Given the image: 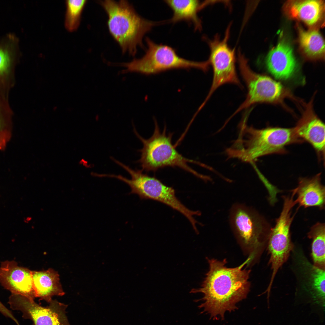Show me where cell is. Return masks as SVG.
<instances>
[{
    "label": "cell",
    "mask_w": 325,
    "mask_h": 325,
    "mask_svg": "<svg viewBox=\"0 0 325 325\" xmlns=\"http://www.w3.org/2000/svg\"><path fill=\"white\" fill-rule=\"evenodd\" d=\"M209 270L201 287L192 289L190 293H201L203 297L195 302L203 301L198 307L213 320H223L226 312L238 309L236 304L246 298L250 290V270L243 269L245 264L233 268L225 266L226 259L221 261L207 258Z\"/></svg>",
    "instance_id": "obj_1"
},
{
    "label": "cell",
    "mask_w": 325,
    "mask_h": 325,
    "mask_svg": "<svg viewBox=\"0 0 325 325\" xmlns=\"http://www.w3.org/2000/svg\"><path fill=\"white\" fill-rule=\"evenodd\" d=\"M244 117L240 125L237 138L226 150L228 158L255 163L259 157L287 152L286 146L303 141L297 136L294 127H267L262 129L247 125Z\"/></svg>",
    "instance_id": "obj_2"
},
{
    "label": "cell",
    "mask_w": 325,
    "mask_h": 325,
    "mask_svg": "<svg viewBox=\"0 0 325 325\" xmlns=\"http://www.w3.org/2000/svg\"><path fill=\"white\" fill-rule=\"evenodd\" d=\"M99 3L107 14L109 31L123 53L135 56L138 47H143L144 35L159 24L141 16L127 1L106 0Z\"/></svg>",
    "instance_id": "obj_3"
},
{
    "label": "cell",
    "mask_w": 325,
    "mask_h": 325,
    "mask_svg": "<svg viewBox=\"0 0 325 325\" xmlns=\"http://www.w3.org/2000/svg\"><path fill=\"white\" fill-rule=\"evenodd\" d=\"M154 123L153 133L148 139L143 138L134 128V133L143 144V148L139 150L141 153V158L138 161L141 165L142 170L155 172L165 167H177L205 181H209V177L198 173L188 163H193L205 168L208 167L199 162L186 158L180 154L172 144V134H167L165 126L161 132L156 120Z\"/></svg>",
    "instance_id": "obj_4"
},
{
    "label": "cell",
    "mask_w": 325,
    "mask_h": 325,
    "mask_svg": "<svg viewBox=\"0 0 325 325\" xmlns=\"http://www.w3.org/2000/svg\"><path fill=\"white\" fill-rule=\"evenodd\" d=\"M237 60L240 72L246 85L247 93L245 100L228 119L243 110L258 103H268L280 105L286 110H292L285 101L290 99L302 105L304 102L292 94L289 89L270 77L257 73L250 67L248 60L240 50Z\"/></svg>",
    "instance_id": "obj_5"
},
{
    "label": "cell",
    "mask_w": 325,
    "mask_h": 325,
    "mask_svg": "<svg viewBox=\"0 0 325 325\" xmlns=\"http://www.w3.org/2000/svg\"><path fill=\"white\" fill-rule=\"evenodd\" d=\"M145 41L147 49L142 57L120 64L125 68L122 73L136 72L150 75L173 69L194 68L204 72L209 69L207 60L197 62L188 60L179 56L170 46L157 44L148 37Z\"/></svg>",
    "instance_id": "obj_6"
},
{
    "label": "cell",
    "mask_w": 325,
    "mask_h": 325,
    "mask_svg": "<svg viewBox=\"0 0 325 325\" xmlns=\"http://www.w3.org/2000/svg\"><path fill=\"white\" fill-rule=\"evenodd\" d=\"M120 166L130 174L131 178L127 179L121 175H115L114 177L130 186L131 191L129 194H136L141 200H152L167 205L184 216L194 231L197 230L196 224L199 223L194 216L200 215L201 212L192 210L185 206L176 197L172 187L166 186L155 177L144 173L142 170L132 169L123 163Z\"/></svg>",
    "instance_id": "obj_7"
},
{
    "label": "cell",
    "mask_w": 325,
    "mask_h": 325,
    "mask_svg": "<svg viewBox=\"0 0 325 325\" xmlns=\"http://www.w3.org/2000/svg\"><path fill=\"white\" fill-rule=\"evenodd\" d=\"M229 223L239 242L247 248L255 249L268 240L272 228L252 207L236 203L230 209Z\"/></svg>",
    "instance_id": "obj_8"
},
{
    "label": "cell",
    "mask_w": 325,
    "mask_h": 325,
    "mask_svg": "<svg viewBox=\"0 0 325 325\" xmlns=\"http://www.w3.org/2000/svg\"><path fill=\"white\" fill-rule=\"evenodd\" d=\"M231 24L227 28L222 39L216 34L212 39L205 36L204 39L209 47L210 54L207 60L213 69V77L209 93L201 104L204 106L213 93L219 87L227 83H232L241 87L236 68L234 49L228 44Z\"/></svg>",
    "instance_id": "obj_9"
},
{
    "label": "cell",
    "mask_w": 325,
    "mask_h": 325,
    "mask_svg": "<svg viewBox=\"0 0 325 325\" xmlns=\"http://www.w3.org/2000/svg\"><path fill=\"white\" fill-rule=\"evenodd\" d=\"M295 195V193L292 191L290 195L282 196L283 204L282 211L271 231L268 241L272 273L269 289L271 288L276 273L286 260L291 249L290 228L295 216H291L292 210L297 204L294 200Z\"/></svg>",
    "instance_id": "obj_10"
},
{
    "label": "cell",
    "mask_w": 325,
    "mask_h": 325,
    "mask_svg": "<svg viewBox=\"0 0 325 325\" xmlns=\"http://www.w3.org/2000/svg\"><path fill=\"white\" fill-rule=\"evenodd\" d=\"M8 303L12 309L21 311L23 318L32 320L33 325H71L66 314L67 305L56 300L44 307L25 296L12 294Z\"/></svg>",
    "instance_id": "obj_11"
},
{
    "label": "cell",
    "mask_w": 325,
    "mask_h": 325,
    "mask_svg": "<svg viewBox=\"0 0 325 325\" xmlns=\"http://www.w3.org/2000/svg\"><path fill=\"white\" fill-rule=\"evenodd\" d=\"M313 99L303 106L302 116L294 127L298 137L309 143L315 150L320 161H324L325 125L314 110Z\"/></svg>",
    "instance_id": "obj_12"
},
{
    "label": "cell",
    "mask_w": 325,
    "mask_h": 325,
    "mask_svg": "<svg viewBox=\"0 0 325 325\" xmlns=\"http://www.w3.org/2000/svg\"><path fill=\"white\" fill-rule=\"evenodd\" d=\"M0 283L12 294L25 296L34 300L32 271L18 266L14 261H6L0 267Z\"/></svg>",
    "instance_id": "obj_13"
},
{
    "label": "cell",
    "mask_w": 325,
    "mask_h": 325,
    "mask_svg": "<svg viewBox=\"0 0 325 325\" xmlns=\"http://www.w3.org/2000/svg\"><path fill=\"white\" fill-rule=\"evenodd\" d=\"M265 64L268 70L275 78L287 80L292 77L297 68V63L292 49L284 39L279 42L268 54Z\"/></svg>",
    "instance_id": "obj_14"
},
{
    "label": "cell",
    "mask_w": 325,
    "mask_h": 325,
    "mask_svg": "<svg viewBox=\"0 0 325 325\" xmlns=\"http://www.w3.org/2000/svg\"><path fill=\"white\" fill-rule=\"evenodd\" d=\"M284 11L289 17L301 20L311 27L322 23L324 11L322 0H292L286 3Z\"/></svg>",
    "instance_id": "obj_15"
},
{
    "label": "cell",
    "mask_w": 325,
    "mask_h": 325,
    "mask_svg": "<svg viewBox=\"0 0 325 325\" xmlns=\"http://www.w3.org/2000/svg\"><path fill=\"white\" fill-rule=\"evenodd\" d=\"M297 198L295 200L298 208L316 206L320 209L325 207V190L321 182L320 173L310 178H299L295 189Z\"/></svg>",
    "instance_id": "obj_16"
},
{
    "label": "cell",
    "mask_w": 325,
    "mask_h": 325,
    "mask_svg": "<svg viewBox=\"0 0 325 325\" xmlns=\"http://www.w3.org/2000/svg\"><path fill=\"white\" fill-rule=\"evenodd\" d=\"M33 288L36 297L49 303L54 296L65 294L57 272L50 268L46 271H32Z\"/></svg>",
    "instance_id": "obj_17"
},
{
    "label": "cell",
    "mask_w": 325,
    "mask_h": 325,
    "mask_svg": "<svg viewBox=\"0 0 325 325\" xmlns=\"http://www.w3.org/2000/svg\"><path fill=\"white\" fill-rule=\"evenodd\" d=\"M173 12L169 21L176 23L184 21L192 24L196 30L202 29L201 21L198 12L203 8L202 3L197 0H167L164 1Z\"/></svg>",
    "instance_id": "obj_18"
},
{
    "label": "cell",
    "mask_w": 325,
    "mask_h": 325,
    "mask_svg": "<svg viewBox=\"0 0 325 325\" xmlns=\"http://www.w3.org/2000/svg\"><path fill=\"white\" fill-rule=\"evenodd\" d=\"M303 261V260H302ZM301 265L304 277L303 288L315 300L324 302L325 294V270L303 261Z\"/></svg>",
    "instance_id": "obj_19"
},
{
    "label": "cell",
    "mask_w": 325,
    "mask_h": 325,
    "mask_svg": "<svg viewBox=\"0 0 325 325\" xmlns=\"http://www.w3.org/2000/svg\"><path fill=\"white\" fill-rule=\"evenodd\" d=\"M297 26L300 46L306 56L312 59L324 58V42L320 32L315 29L306 31Z\"/></svg>",
    "instance_id": "obj_20"
},
{
    "label": "cell",
    "mask_w": 325,
    "mask_h": 325,
    "mask_svg": "<svg viewBox=\"0 0 325 325\" xmlns=\"http://www.w3.org/2000/svg\"><path fill=\"white\" fill-rule=\"evenodd\" d=\"M18 39L10 34L0 41V75L6 73L20 55Z\"/></svg>",
    "instance_id": "obj_21"
},
{
    "label": "cell",
    "mask_w": 325,
    "mask_h": 325,
    "mask_svg": "<svg viewBox=\"0 0 325 325\" xmlns=\"http://www.w3.org/2000/svg\"><path fill=\"white\" fill-rule=\"evenodd\" d=\"M325 224L319 222L312 226L308 233L312 239L311 255L314 265L325 270Z\"/></svg>",
    "instance_id": "obj_22"
},
{
    "label": "cell",
    "mask_w": 325,
    "mask_h": 325,
    "mask_svg": "<svg viewBox=\"0 0 325 325\" xmlns=\"http://www.w3.org/2000/svg\"><path fill=\"white\" fill-rule=\"evenodd\" d=\"M85 0L66 1V11L65 25L70 31H74L79 27L83 9L86 3Z\"/></svg>",
    "instance_id": "obj_23"
},
{
    "label": "cell",
    "mask_w": 325,
    "mask_h": 325,
    "mask_svg": "<svg viewBox=\"0 0 325 325\" xmlns=\"http://www.w3.org/2000/svg\"><path fill=\"white\" fill-rule=\"evenodd\" d=\"M8 133L5 129L4 123L0 117V147L6 144L9 135Z\"/></svg>",
    "instance_id": "obj_24"
},
{
    "label": "cell",
    "mask_w": 325,
    "mask_h": 325,
    "mask_svg": "<svg viewBox=\"0 0 325 325\" xmlns=\"http://www.w3.org/2000/svg\"><path fill=\"white\" fill-rule=\"evenodd\" d=\"M5 307V305L0 301V311L3 310Z\"/></svg>",
    "instance_id": "obj_25"
}]
</instances>
